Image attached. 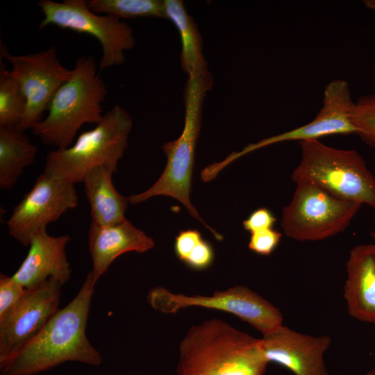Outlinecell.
<instances>
[{
    "label": "cell",
    "mask_w": 375,
    "mask_h": 375,
    "mask_svg": "<svg viewBox=\"0 0 375 375\" xmlns=\"http://www.w3.org/2000/svg\"><path fill=\"white\" fill-rule=\"evenodd\" d=\"M355 101L349 83L342 79L331 81L324 92L323 105L315 117L308 124L281 134L249 144L241 151L233 152L234 160L256 149L290 141L319 140L332 135L356 134L352 121Z\"/></svg>",
    "instance_id": "cell-12"
},
{
    "label": "cell",
    "mask_w": 375,
    "mask_h": 375,
    "mask_svg": "<svg viewBox=\"0 0 375 375\" xmlns=\"http://www.w3.org/2000/svg\"><path fill=\"white\" fill-rule=\"evenodd\" d=\"M211 74L193 76L188 78L185 87V121L181 135L162 145L167 161L159 178L148 190L128 197L136 205L156 196L173 197L188 209L190 215L201 222L218 240L223 237L201 218L190 200L191 181L194 162L195 147L201 128L202 105L204 97L212 85Z\"/></svg>",
    "instance_id": "cell-4"
},
{
    "label": "cell",
    "mask_w": 375,
    "mask_h": 375,
    "mask_svg": "<svg viewBox=\"0 0 375 375\" xmlns=\"http://www.w3.org/2000/svg\"><path fill=\"white\" fill-rule=\"evenodd\" d=\"M70 241L68 235L52 236L47 228L40 231L31 238L28 253L12 278L28 290L38 288L51 278L64 285L72 274L66 254Z\"/></svg>",
    "instance_id": "cell-15"
},
{
    "label": "cell",
    "mask_w": 375,
    "mask_h": 375,
    "mask_svg": "<svg viewBox=\"0 0 375 375\" xmlns=\"http://www.w3.org/2000/svg\"><path fill=\"white\" fill-rule=\"evenodd\" d=\"M107 93L94 58L81 56L71 78L52 98L47 117L32 128L33 133L43 144L56 149L71 146L83 125L101 122L103 117L101 103Z\"/></svg>",
    "instance_id": "cell-3"
},
{
    "label": "cell",
    "mask_w": 375,
    "mask_h": 375,
    "mask_svg": "<svg viewBox=\"0 0 375 375\" xmlns=\"http://www.w3.org/2000/svg\"><path fill=\"white\" fill-rule=\"evenodd\" d=\"M88 240L92 262L90 272L95 284L119 256L129 251L144 253L155 245L153 238L126 219L104 226L91 223Z\"/></svg>",
    "instance_id": "cell-16"
},
{
    "label": "cell",
    "mask_w": 375,
    "mask_h": 375,
    "mask_svg": "<svg viewBox=\"0 0 375 375\" xmlns=\"http://www.w3.org/2000/svg\"><path fill=\"white\" fill-rule=\"evenodd\" d=\"M214 257L212 245L202 238L192 249L184 263L193 269L203 270L211 265Z\"/></svg>",
    "instance_id": "cell-26"
},
{
    "label": "cell",
    "mask_w": 375,
    "mask_h": 375,
    "mask_svg": "<svg viewBox=\"0 0 375 375\" xmlns=\"http://www.w3.org/2000/svg\"><path fill=\"white\" fill-rule=\"evenodd\" d=\"M95 285L90 272L76 297L35 336L0 362L1 375H35L68 361L99 365L101 354L86 336Z\"/></svg>",
    "instance_id": "cell-1"
},
{
    "label": "cell",
    "mask_w": 375,
    "mask_h": 375,
    "mask_svg": "<svg viewBox=\"0 0 375 375\" xmlns=\"http://www.w3.org/2000/svg\"><path fill=\"white\" fill-rule=\"evenodd\" d=\"M132 127L129 113L115 105L93 128L81 133L71 146L49 152L44 173L76 183H83L86 174L98 167L117 170L127 149Z\"/></svg>",
    "instance_id": "cell-5"
},
{
    "label": "cell",
    "mask_w": 375,
    "mask_h": 375,
    "mask_svg": "<svg viewBox=\"0 0 375 375\" xmlns=\"http://www.w3.org/2000/svg\"><path fill=\"white\" fill-rule=\"evenodd\" d=\"M203 238L196 229L181 231L175 238L174 251L177 258L184 262L194 247Z\"/></svg>",
    "instance_id": "cell-28"
},
{
    "label": "cell",
    "mask_w": 375,
    "mask_h": 375,
    "mask_svg": "<svg viewBox=\"0 0 375 375\" xmlns=\"http://www.w3.org/2000/svg\"><path fill=\"white\" fill-rule=\"evenodd\" d=\"M260 340L219 319L192 326L179 344L178 375H264Z\"/></svg>",
    "instance_id": "cell-2"
},
{
    "label": "cell",
    "mask_w": 375,
    "mask_h": 375,
    "mask_svg": "<svg viewBox=\"0 0 375 375\" xmlns=\"http://www.w3.org/2000/svg\"><path fill=\"white\" fill-rule=\"evenodd\" d=\"M361 205L339 199L310 182L297 184L290 202L282 210L281 226L293 240L319 241L343 232Z\"/></svg>",
    "instance_id": "cell-7"
},
{
    "label": "cell",
    "mask_w": 375,
    "mask_h": 375,
    "mask_svg": "<svg viewBox=\"0 0 375 375\" xmlns=\"http://www.w3.org/2000/svg\"><path fill=\"white\" fill-rule=\"evenodd\" d=\"M147 299L154 309L163 313H176L180 309L197 306L231 313L250 324L262 335L283 326V315L273 304L249 288L236 285L217 291L210 296L173 293L162 287L149 290Z\"/></svg>",
    "instance_id": "cell-9"
},
{
    "label": "cell",
    "mask_w": 375,
    "mask_h": 375,
    "mask_svg": "<svg viewBox=\"0 0 375 375\" xmlns=\"http://www.w3.org/2000/svg\"><path fill=\"white\" fill-rule=\"evenodd\" d=\"M115 172L110 167H98L90 170L83 181L92 224L104 226L126 219L124 214L129 202L112 184V175Z\"/></svg>",
    "instance_id": "cell-18"
},
{
    "label": "cell",
    "mask_w": 375,
    "mask_h": 375,
    "mask_svg": "<svg viewBox=\"0 0 375 375\" xmlns=\"http://www.w3.org/2000/svg\"><path fill=\"white\" fill-rule=\"evenodd\" d=\"M365 375H375V367L368 371Z\"/></svg>",
    "instance_id": "cell-30"
},
{
    "label": "cell",
    "mask_w": 375,
    "mask_h": 375,
    "mask_svg": "<svg viewBox=\"0 0 375 375\" xmlns=\"http://www.w3.org/2000/svg\"><path fill=\"white\" fill-rule=\"evenodd\" d=\"M26 290L12 276L0 274V322L16 307Z\"/></svg>",
    "instance_id": "cell-24"
},
{
    "label": "cell",
    "mask_w": 375,
    "mask_h": 375,
    "mask_svg": "<svg viewBox=\"0 0 375 375\" xmlns=\"http://www.w3.org/2000/svg\"><path fill=\"white\" fill-rule=\"evenodd\" d=\"M26 107V99L17 81L1 60L0 127L19 124Z\"/></svg>",
    "instance_id": "cell-22"
},
{
    "label": "cell",
    "mask_w": 375,
    "mask_h": 375,
    "mask_svg": "<svg viewBox=\"0 0 375 375\" xmlns=\"http://www.w3.org/2000/svg\"><path fill=\"white\" fill-rule=\"evenodd\" d=\"M62 284L49 279L26 292L0 322V362L35 336L59 310Z\"/></svg>",
    "instance_id": "cell-13"
},
{
    "label": "cell",
    "mask_w": 375,
    "mask_h": 375,
    "mask_svg": "<svg viewBox=\"0 0 375 375\" xmlns=\"http://www.w3.org/2000/svg\"><path fill=\"white\" fill-rule=\"evenodd\" d=\"M260 340L268 362L277 363L294 375H329L324 355L331 344L330 337L312 336L283 325Z\"/></svg>",
    "instance_id": "cell-14"
},
{
    "label": "cell",
    "mask_w": 375,
    "mask_h": 375,
    "mask_svg": "<svg viewBox=\"0 0 375 375\" xmlns=\"http://www.w3.org/2000/svg\"><path fill=\"white\" fill-rule=\"evenodd\" d=\"M344 297L349 314L375 324V243L359 244L347 261Z\"/></svg>",
    "instance_id": "cell-17"
},
{
    "label": "cell",
    "mask_w": 375,
    "mask_h": 375,
    "mask_svg": "<svg viewBox=\"0 0 375 375\" xmlns=\"http://www.w3.org/2000/svg\"><path fill=\"white\" fill-rule=\"evenodd\" d=\"M282 233L274 228H269L251 234L249 249L261 256H269L277 248Z\"/></svg>",
    "instance_id": "cell-25"
},
{
    "label": "cell",
    "mask_w": 375,
    "mask_h": 375,
    "mask_svg": "<svg viewBox=\"0 0 375 375\" xmlns=\"http://www.w3.org/2000/svg\"><path fill=\"white\" fill-rule=\"evenodd\" d=\"M167 19L177 28L181 38V63L188 77L210 74L203 53L197 25L187 12L183 1L164 0Z\"/></svg>",
    "instance_id": "cell-19"
},
{
    "label": "cell",
    "mask_w": 375,
    "mask_h": 375,
    "mask_svg": "<svg viewBox=\"0 0 375 375\" xmlns=\"http://www.w3.org/2000/svg\"><path fill=\"white\" fill-rule=\"evenodd\" d=\"M276 222V218L273 213L267 208H259L253 211L249 217L242 222L245 231L250 234L273 228Z\"/></svg>",
    "instance_id": "cell-27"
},
{
    "label": "cell",
    "mask_w": 375,
    "mask_h": 375,
    "mask_svg": "<svg viewBox=\"0 0 375 375\" xmlns=\"http://www.w3.org/2000/svg\"><path fill=\"white\" fill-rule=\"evenodd\" d=\"M356 134L375 149V93L360 97L352 112Z\"/></svg>",
    "instance_id": "cell-23"
},
{
    "label": "cell",
    "mask_w": 375,
    "mask_h": 375,
    "mask_svg": "<svg viewBox=\"0 0 375 375\" xmlns=\"http://www.w3.org/2000/svg\"><path fill=\"white\" fill-rule=\"evenodd\" d=\"M77 206L75 183L43 172L14 207L6 223L8 233L22 245L29 246L34 235Z\"/></svg>",
    "instance_id": "cell-11"
},
{
    "label": "cell",
    "mask_w": 375,
    "mask_h": 375,
    "mask_svg": "<svg viewBox=\"0 0 375 375\" xmlns=\"http://www.w3.org/2000/svg\"><path fill=\"white\" fill-rule=\"evenodd\" d=\"M370 235H371L372 238L373 239V240L374 241V243H375V231H371L370 232Z\"/></svg>",
    "instance_id": "cell-31"
},
{
    "label": "cell",
    "mask_w": 375,
    "mask_h": 375,
    "mask_svg": "<svg viewBox=\"0 0 375 375\" xmlns=\"http://www.w3.org/2000/svg\"><path fill=\"white\" fill-rule=\"evenodd\" d=\"M56 47L26 55L10 54L1 44V58L11 66L10 75L19 83L26 99L23 117L17 128L23 131L42 120V115L57 90L72 75L57 56Z\"/></svg>",
    "instance_id": "cell-10"
},
{
    "label": "cell",
    "mask_w": 375,
    "mask_h": 375,
    "mask_svg": "<svg viewBox=\"0 0 375 375\" xmlns=\"http://www.w3.org/2000/svg\"><path fill=\"white\" fill-rule=\"evenodd\" d=\"M88 5L95 13L120 19L147 17L167 19L165 1L162 0H90Z\"/></svg>",
    "instance_id": "cell-21"
},
{
    "label": "cell",
    "mask_w": 375,
    "mask_h": 375,
    "mask_svg": "<svg viewBox=\"0 0 375 375\" xmlns=\"http://www.w3.org/2000/svg\"><path fill=\"white\" fill-rule=\"evenodd\" d=\"M299 144L301 156L291 174L293 182H310L339 199L375 208V176L357 151L319 140Z\"/></svg>",
    "instance_id": "cell-6"
},
{
    "label": "cell",
    "mask_w": 375,
    "mask_h": 375,
    "mask_svg": "<svg viewBox=\"0 0 375 375\" xmlns=\"http://www.w3.org/2000/svg\"><path fill=\"white\" fill-rule=\"evenodd\" d=\"M34 145L16 126L0 127V188L11 189L37 154Z\"/></svg>",
    "instance_id": "cell-20"
},
{
    "label": "cell",
    "mask_w": 375,
    "mask_h": 375,
    "mask_svg": "<svg viewBox=\"0 0 375 375\" xmlns=\"http://www.w3.org/2000/svg\"><path fill=\"white\" fill-rule=\"evenodd\" d=\"M38 7L43 15L39 27L49 25L85 33L96 38L102 49L99 63L100 71L125 62L124 51L136 43L131 26L120 19L92 11L85 0H64L56 2L40 0Z\"/></svg>",
    "instance_id": "cell-8"
},
{
    "label": "cell",
    "mask_w": 375,
    "mask_h": 375,
    "mask_svg": "<svg viewBox=\"0 0 375 375\" xmlns=\"http://www.w3.org/2000/svg\"><path fill=\"white\" fill-rule=\"evenodd\" d=\"M363 2L367 8L375 10V0H365Z\"/></svg>",
    "instance_id": "cell-29"
}]
</instances>
